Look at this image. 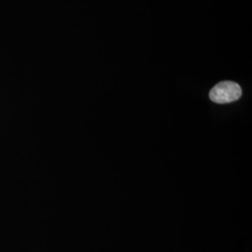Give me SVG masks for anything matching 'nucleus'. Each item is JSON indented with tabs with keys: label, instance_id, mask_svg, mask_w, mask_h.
<instances>
[{
	"label": "nucleus",
	"instance_id": "f257e3e1",
	"mask_svg": "<svg viewBox=\"0 0 252 252\" xmlns=\"http://www.w3.org/2000/svg\"><path fill=\"white\" fill-rule=\"evenodd\" d=\"M242 95L241 87L234 81H221L209 93V98L217 104H228L239 99Z\"/></svg>",
	"mask_w": 252,
	"mask_h": 252
}]
</instances>
